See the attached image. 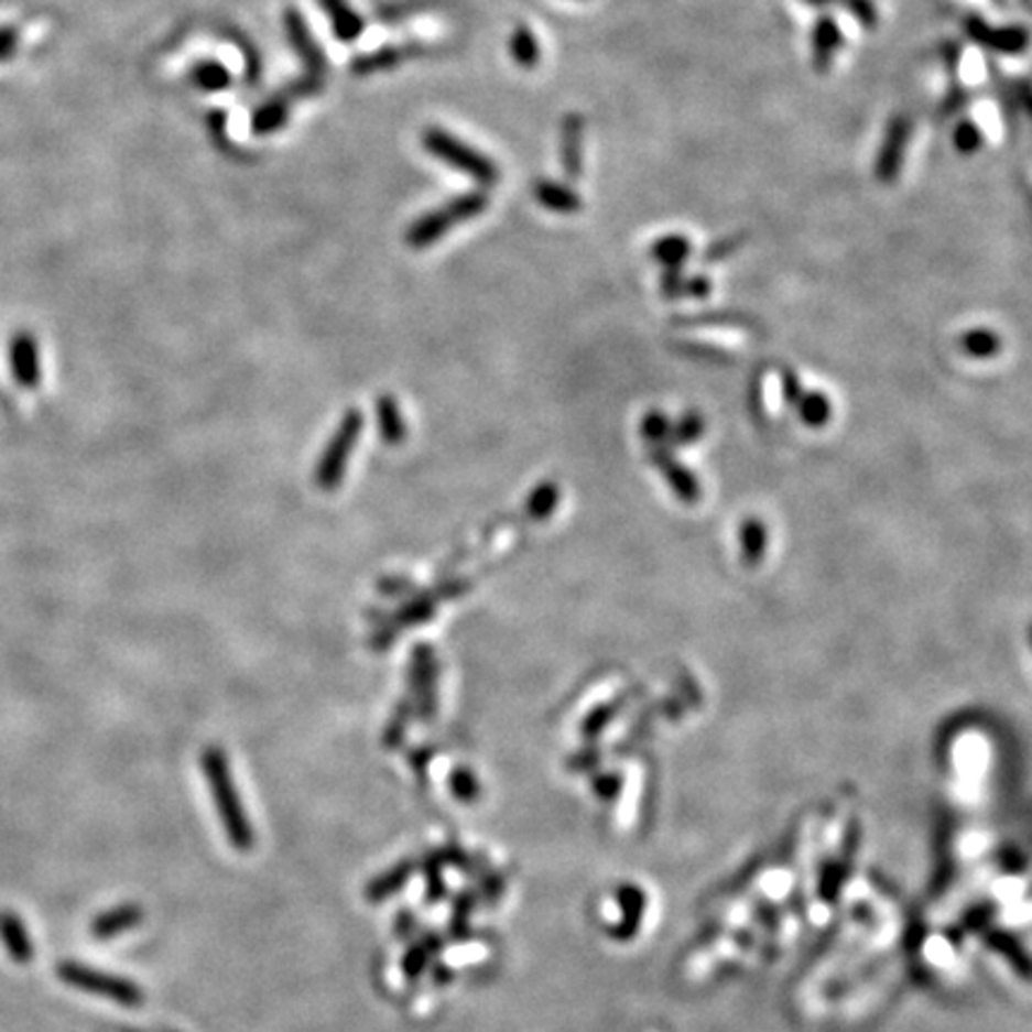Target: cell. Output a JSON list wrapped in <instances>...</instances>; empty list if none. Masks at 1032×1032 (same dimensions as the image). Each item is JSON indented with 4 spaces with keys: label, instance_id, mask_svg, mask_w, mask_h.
I'll return each instance as SVG.
<instances>
[{
    "label": "cell",
    "instance_id": "cell-9",
    "mask_svg": "<svg viewBox=\"0 0 1032 1032\" xmlns=\"http://www.w3.org/2000/svg\"><path fill=\"white\" fill-rule=\"evenodd\" d=\"M535 199H539L547 210H555V214H576L582 208V199L564 185H557V182H539L533 189Z\"/></svg>",
    "mask_w": 1032,
    "mask_h": 1032
},
{
    "label": "cell",
    "instance_id": "cell-3",
    "mask_svg": "<svg viewBox=\"0 0 1032 1032\" xmlns=\"http://www.w3.org/2000/svg\"><path fill=\"white\" fill-rule=\"evenodd\" d=\"M486 208H488V196L484 192L464 194V196H459V199L449 202L443 208H435V210H431V214L419 218L412 225V228H409L406 242L412 247H416V249L428 247V245L437 242L441 237H445L452 225L471 220V218L484 214Z\"/></svg>",
    "mask_w": 1032,
    "mask_h": 1032
},
{
    "label": "cell",
    "instance_id": "cell-15",
    "mask_svg": "<svg viewBox=\"0 0 1032 1032\" xmlns=\"http://www.w3.org/2000/svg\"><path fill=\"white\" fill-rule=\"evenodd\" d=\"M416 53L414 48H380L371 55H361L359 61H355V65H351V69H355L357 75H373V73H380V69H388V67H394L398 63L406 61V55H412Z\"/></svg>",
    "mask_w": 1032,
    "mask_h": 1032
},
{
    "label": "cell",
    "instance_id": "cell-14",
    "mask_svg": "<svg viewBox=\"0 0 1032 1032\" xmlns=\"http://www.w3.org/2000/svg\"><path fill=\"white\" fill-rule=\"evenodd\" d=\"M0 932H3L10 956L20 960V964H26L32 958V944L26 939V932L18 917L12 913H0Z\"/></svg>",
    "mask_w": 1032,
    "mask_h": 1032
},
{
    "label": "cell",
    "instance_id": "cell-4",
    "mask_svg": "<svg viewBox=\"0 0 1032 1032\" xmlns=\"http://www.w3.org/2000/svg\"><path fill=\"white\" fill-rule=\"evenodd\" d=\"M61 978L69 985L84 989V992L108 997L112 1001L124 1003V1007H137V1003H141V992L137 985L120 980V978H112V975H106V973L65 964L61 968Z\"/></svg>",
    "mask_w": 1032,
    "mask_h": 1032
},
{
    "label": "cell",
    "instance_id": "cell-18",
    "mask_svg": "<svg viewBox=\"0 0 1032 1032\" xmlns=\"http://www.w3.org/2000/svg\"><path fill=\"white\" fill-rule=\"evenodd\" d=\"M452 794L466 803H471L480 794L478 782L474 780V774L469 770H459L452 774Z\"/></svg>",
    "mask_w": 1032,
    "mask_h": 1032
},
{
    "label": "cell",
    "instance_id": "cell-8",
    "mask_svg": "<svg viewBox=\"0 0 1032 1032\" xmlns=\"http://www.w3.org/2000/svg\"><path fill=\"white\" fill-rule=\"evenodd\" d=\"M321 6L330 15L333 32L339 41H355L363 32V20L345 0H321Z\"/></svg>",
    "mask_w": 1032,
    "mask_h": 1032
},
{
    "label": "cell",
    "instance_id": "cell-7",
    "mask_svg": "<svg viewBox=\"0 0 1032 1032\" xmlns=\"http://www.w3.org/2000/svg\"><path fill=\"white\" fill-rule=\"evenodd\" d=\"M414 868L416 866L412 863V860H402V863L392 866L388 872L378 875V878L371 880L369 887H366V899H369L371 903H380V901L394 897L402 887H406Z\"/></svg>",
    "mask_w": 1032,
    "mask_h": 1032
},
{
    "label": "cell",
    "instance_id": "cell-17",
    "mask_svg": "<svg viewBox=\"0 0 1032 1032\" xmlns=\"http://www.w3.org/2000/svg\"><path fill=\"white\" fill-rule=\"evenodd\" d=\"M431 952H433V949H428L426 944H416V946H412V949L406 952V956H404V960H402V968H404V975H406L409 980L421 978V973L426 970L428 960H431Z\"/></svg>",
    "mask_w": 1032,
    "mask_h": 1032
},
{
    "label": "cell",
    "instance_id": "cell-16",
    "mask_svg": "<svg viewBox=\"0 0 1032 1032\" xmlns=\"http://www.w3.org/2000/svg\"><path fill=\"white\" fill-rule=\"evenodd\" d=\"M196 82L202 84L204 89H210V91H216V89H222V87H228L230 84V75H228V69H225L222 65L218 63H206L202 67H196Z\"/></svg>",
    "mask_w": 1032,
    "mask_h": 1032
},
{
    "label": "cell",
    "instance_id": "cell-6",
    "mask_svg": "<svg viewBox=\"0 0 1032 1032\" xmlns=\"http://www.w3.org/2000/svg\"><path fill=\"white\" fill-rule=\"evenodd\" d=\"M582 141H584V120L578 112H569L562 122V165L567 170V177L576 180L582 175Z\"/></svg>",
    "mask_w": 1032,
    "mask_h": 1032
},
{
    "label": "cell",
    "instance_id": "cell-11",
    "mask_svg": "<svg viewBox=\"0 0 1032 1032\" xmlns=\"http://www.w3.org/2000/svg\"><path fill=\"white\" fill-rule=\"evenodd\" d=\"M287 118H290V101L285 96H280V98H273V101L263 104L257 112H253L251 127L257 134H273L287 122Z\"/></svg>",
    "mask_w": 1032,
    "mask_h": 1032
},
{
    "label": "cell",
    "instance_id": "cell-5",
    "mask_svg": "<svg viewBox=\"0 0 1032 1032\" xmlns=\"http://www.w3.org/2000/svg\"><path fill=\"white\" fill-rule=\"evenodd\" d=\"M285 30H287L292 48L296 51V55H300L302 63L308 69V79L318 82L325 73V58H323V53H321L318 44L314 41V36H311V30L306 26L304 18L300 15V10L290 8L285 12Z\"/></svg>",
    "mask_w": 1032,
    "mask_h": 1032
},
{
    "label": "cell",
    "instance_id": "cell-10",
    "mask_svg": "<svg viewBox=\"0 0 1032 1032\" xmlns=\"http://www.w3.org/2000/svg\"><path fill=\"white\" fill-rule=\"evenodd\" d=\"M619 906H621V915H624V923L615 930V935H619V939H629L636 932V927H639L643 906H645L641 889L639 887L619 889Z\"/></svg>",
    "mask_w": 1032,
    "mask_h": 1032
},
{
    "label": "cell",
    "instance_id": "cell-19",
    "mask_svg": "<svg viewBox=\"0 0 1032 1032\" xmlns=\"http://www.w3.org/2000/svg\"><path fill=\"white\" fill-rule=\"evenodd\" d=\"M426 875H428V901H437L445 894V882H443V872H441V856L431 860L428 868H426Z\"/></svg>",
    "mask_w": 1032,
    "mask_h": 1032
},
{
    "label": "cell",
    "instance_id": "cell-12",
    "mask_svg": "<svg viewBox=\"0 0 1032 1032\" xmlns=\"http://www.w3.org/2000/svg\"><path fill=\"white\" fill-rule=\"evenodd\" d=\"M139 923H141V909L139 906H120V909L98 917V923L94 925V935H98L101 939H108L112 935H120V932H124V930L137 927Z\"/></svg>",
    "mask_w": 1032,
    "mask_h": 1032
},
{
    "label": "cell",
    "instance_id": "cell-1",
    "mask_svg": "<svg viewBox=\"0 0 1032 1032\" xmlns=\"http://www.w3.org/2000/svg\"><path fill=\"white\" fill-rule=\"evenodd\" d=\"M204 772L210 786V794H214L216 799V808L220 815L222 829L225 834H228L232 848H237V851H242V854L251 851L253 839H257L253 837V827L242 808V799H239L235 789L228 760H225V756L216 751V748L214 751L204 753Z\"/></svg>",
    "mask_w": 1032,
    "mask_h": 1032
},
{
    "label": "cell",
    "instance_id": "cell-13",
    "mask_svg": "<svg viewBox=\"0 0 1032 1032\" xmlns=\"http://www.w3.org/2000/svg\"><path fill=\"white\" fill-rule=\"evenodd\" d=\"M509 53H512V58L517 65L521 67H535L541 61V46H539V39H535V34L529 30L526 24H521L517 26V30L512 32V39H509Z\"/></svg>",
    "mask_w": 1032,
    "mask_h": 1032
},
{
    "label": "cell",
    "instance_id": "cell-2",
    "mask_svg": "<svg viewBox=\"0 0 1032 1032\" xmlns=\"http://www.w3.org/2000/svg\"><path fill=\"white\" fill-rule=\"evenodd\" d=\"M423 146H426V151L435 155L437 161L469 175L478 185H495V182L500 180L498 167H495L490 159H486V155L478 153L476 149L466 146L464 141L441 130V127H431V130L423 132Z\"/></svg>",
    "mask_w": 1032,
    "mask_h": 1032
}]
</instances>
